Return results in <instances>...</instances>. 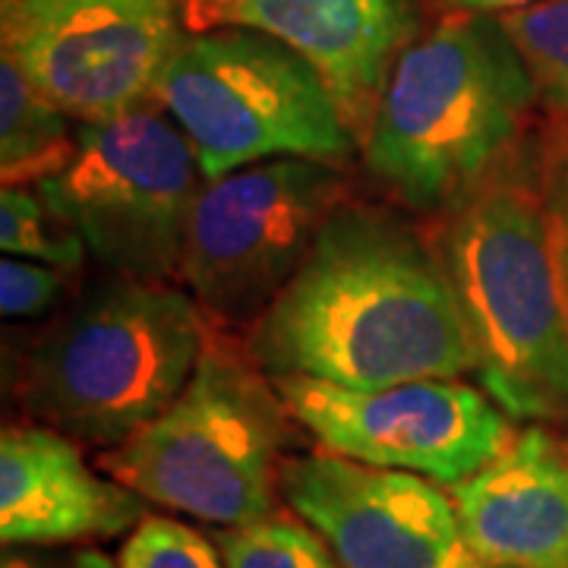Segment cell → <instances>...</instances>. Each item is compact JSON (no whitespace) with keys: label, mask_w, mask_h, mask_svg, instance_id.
I'll return each instance as SVG.
<instances>
[{"label":"cell","mask_w":568,"mask_h":568,"mask_svg":"<svg viewBox=\"0 0 568 568\" xmlns=\"http://www.w3.org/2000/svg\"><path fill=\"white\" fill-rule=\"evenodd\" d=\"M82 268L3 256L0 263V310L7 320H36L61 306L80 287Z\"/></svg>","instance_id":"cell-21"},{"label":"cell","mask_w":568,"mask_h":568,"mask_svg":"<svg viewBox=\"0 0 568 568\" xmlns=\"http://www.w3.org/2000/svg\"><path fill=\"white\" fill-rule=\"evenodd\" d=\"M118 568H224V559L219 544L196 528L145 515L121 544Z\"/></svg>","instance_id":"cell-19"},{"label":"cell","mask_w":568,"mask_h":568,"mask_svg":"<svg viewBox=\"0 0 568 568\" xmlns=\"http://www.w3.org/2000/svg\"><path fill=\"white\" fill-rule=\"evenodd\" d=\"M203 168L183 130L152 108L80 123L73 162L39 183L111 275L164 282L181 275Z\"/></svg>","instance_id":"cell-7"},{"label":"cell","mask_w":568,"mask_h":568,"mask_svg":"<svg viewBox=\"0 0 568 568\" xmlns=\"http://www.w3.org/2000/svg\"><path fill=\"white\" fill-rule=\"evenodd\" d=\"M244 351L268 379L386 388L474 373L462 313L426 231L383 205L342 203Z\"/></svg>","instance_id":"cell-1"},{"label":"cell","mask_w":568,"mask_h":568,"mask_svg":"<svg viewBox=\"0 0 568 568\" xmlns=\"http://www.w3.org/2000/svg\"><path fill=\"white\" fill-rule=\"evenodd\" d=\"M155 102L190 140L205 181L272 159L345 164L357 145L320 73L253 29L183 39Z\"/></svg>","instance_id":"cell-6"},{"label":"cell","mask_w":568,"mask_h":568,"mask_svg":"<svg viewBox=\"0 0 568 568\" xmlns=\"http://www.w3.org/2000/svg\"><path fill=\"white\" fill-rule=\"evenodd\" d=\"M499 20L528 63L537 99L568 126V0H537Z\"/></svg>","instance_id":"cell-16"},{"label":"cell","mask_w":568,"mask_h":568,"mask_svg":"<svg viewBox=\"0 0 568 568\" xmlns=\"http://www.w3.org/2000/svg\"><path fill=\"white\" fill-rule=\"evenodd\" d=\"M209 335L193 294L111 275L32 342L17 398L36 424L114 448L181 395Z\"/></svg>","instance_id":"cell-4"},{"label":"cell","mask_w":568,"mask_h":568,"mask_svg":"<svg viewBox=\"0 0 568 568\" xmlns=\"http://www.w3.org/2000/svg\"><path fill=\"white\" fill-rule=\"evenodd\" d=\"M426 237L446 268L480 388L515 420L568 424V313L534 142L433 215Z\"/></svg>","instance_id":"cell-2"},{"label":"cell","mask_w":568,"mask_h":568,"mask_svg":"<svg viewBox=\"0 0 568 568\" xmlns=\"http://www.w3.org/2000/svg\"><path fill=\"white\" fill-rule=\"evenodd\" d=\"M0 246L3 256L82 268L89 246L54 205L29 186H3L0 193Z\"/></svg>","instance_id":"cell-17"},{"label":"cell","mask_w":568,"mask_h":568,"mask_svg":"<svg viewBox=\"0 0 568 568\" xmlns=\"http://www.w3.org/2000/svg\"><path fill=\"white\" fill-rule=\"evenodd\" d=\"M342 203V164L316 159H272L205 181L181 263L193 301L219 323L253 325Z\"/></svg>","instance_id":"cell-8"},{"label":"cell","mask_w":568,"mask_h":568,"mask_svg":"<svg viewBox=\"0 0 568 568\" xmlns=\"http://www.w3.org/2000/svg\"><path fill=\"white\" fill-rule=\"evenodd\" d=\"M282 496L342 568L474 566L452 493L420 474L323 448L284 458Z\"/></svg>","instance_id":"cell-11"},{"label":"cell","mask_w":568,"mask_h":568,"mask_svg":"<svg viewBox=\"0 0 568 568\" xmlns=\"http://www.w3.org/2000/svg\"><path fill=\"white\" fill-rule=\"evenodd\" d=\"M3 568H54L39 556H26V552H7L3 556Z\"/></svg>","instance_id":"cell-24"},{"label":"cell","mask_w":568,"mask_h":568,"mask_svg":"<svg viewBox=\"0 0 568 568\" xmlns=\"http://www.w3.org/2000/svg\"><path fill=\"white\" fill-rule=\"evenodd\" d=\"M448 493L474 562L568 568V448L544 426L518 429L487 467Z\"/></svg>","instance_id":"cell-14"},{"label":"cell","mask_w":568,"mask_h":568,"mask_svg":"<svg viewBox=\"0 0 568 568\" xmlns=\"http://www.w3.org/2000/svg\"><path fill=\"white\" fill-rule=\"evenodd\" d=\"M215 544L222 549L224 568H342L304 518L278 508L253 525L222 528Z\"/></svg>","instance_id":"cell-18"},{"label":"cell","mask_w":568,"mask_h":568,"mask_svg":"<svg viewBox=\"0 0 568 568\" xmlns=\"http://www.w3.org/2000/svg\"><path fill=\"white\" fill-rule=\"evenodd\" d=\"M275 392L313 439L335 455L410 470L455 487L515 439L511 417L480 386L414 379L386 388H345L275 376Z\"/></svg>","instance_id":"cell-10"},{"label":"cell","mask_w":568,"mask_h":568,"mask_svg":"<svg viewBox=\"0 0 568 568\" xmlns=\"http://www.w3.org/2000/svg\"><path fill=\"white\" fill-rule=\"evenodd\" d=\"M291 420L246 351L209 335L181 395L126 443L104 448L99 465L145 503L241 528L275 511Z\"/></svg>","instance_id":"cell-5"},{"label":"cell","mask_w":568,"mask_h":568,"mask_svg":"<svg viewBox=\"0 0 568 568\" xmlns=\"http://www.w3.org/2000/svg\"><path fill=\"white\" fill-rule=\"evenodd\" d=\"M178 0H3V54L67 118L104 123L155 102L183 44Z\"/></svg>","instance_id":"cell-9"},{"label":"cell","mask_w":568,"mask_h":568,"mask_svg":"<svg viewBox=\"0 0 568 568\" xmlns=\"http://www.w3.org/2000/svg\"><path fill=\"white\" fill-rule=\"evenodd\" d=\"M452 10H477V13H508L518 7H528L537 0H443Z\"/></svg>","instance_id":"cell-22"},{"label":"cell","mask_w":568,"mask_h":568,"mask_svg":"<svg viewBox=\"0 0 568 568\" xmlns=\"http://www.w3.org/2000/svg\"><path fill=\"white\" fill-rule=\"evenodd\" d=\"M22 70L0 54V178L3 186H39L73 162L80 130Z\"/></svg>","instance_id":"cell-15"},{"label":"cell","mask_w":568,"mask_h":568,"mask_svg":"<svg viewBox=\"0 0 568 568\" xmlns=\"http://www.w3.org/2000/svg\"><path fill=\"white\" fill-rule=\"evenodd\" d=\"M70 568H118V562H114V559H108V556L99 552V549H82V552L73 556Z\"/></svg>","instance_id":"cell-23"},{"label":"cell","mask_w":568,"mask_h":568,"mask_svg":"<svg viewBox=\"0 0 568 568\" xmlns=\"http://www.w3.org/2000/svg\"><path fill=\"white\" fill-rule=\"evenodd\" d=\"M145 499L85 465L80 446L54 426L13 424L0 436V540L51 547L133 530Z\"/></svg>","instance_id":"cell-13"},{"label":"cell","mask_w":568,"mask_h":568,"mask_svg":"<svg viewBox=\"0 0 568 568\" xmlns=\"http://www.w3.org/2000/svg\"><path fill=\"white\" fill-rule=\"evenodd\" d=\"M209 22L287 44L325 82L364 142L392 67L417 39V0H219Z\"/></svg>","instance_id":"cell-12"},{"label":"cell","mask_w":568,"mask_h":568,"mask_svg":"<svg viewBox=\"0 0 568 568\" xmlns=\"http://www.w3.org/2000/svg\"><path fill=\"white\" fill-rule=\"evenodd\" d=\"M537 102L499 13L452 10L392 67L361 142L366 171L392 200L433 219L525 145Z\"/></svg>","instance_id":"cell-3"},{"label":"cell","mask_w":568,"mask_h":568,"mask_svg":"<svg viewBox=\"0 0 568 568\" xmlns=\"http://www.w3.org/2000/svg\"><path fill=\"white\" fill-rule=\"evenodd\" d=\"M467 568H487V566H480V562H474V566H467Z\"/></svg>","instance_id":"cell-25"},{"label":"cell","mask_w":568,"mask_h":568,"mask_svg":"<svg viewBox=\"0 0 568 568\" xmlns=\"http://www.w3.org/2000/svg\"><path fill=\"white\" fill-rule=\"evenodd\" d=\"M534 164H537L540 196H544V209H547L552 263H556L568 313V126L556 121L552 114L534 140Z\"/></svg>","instance_id":"cell-20"}]
</instances>
